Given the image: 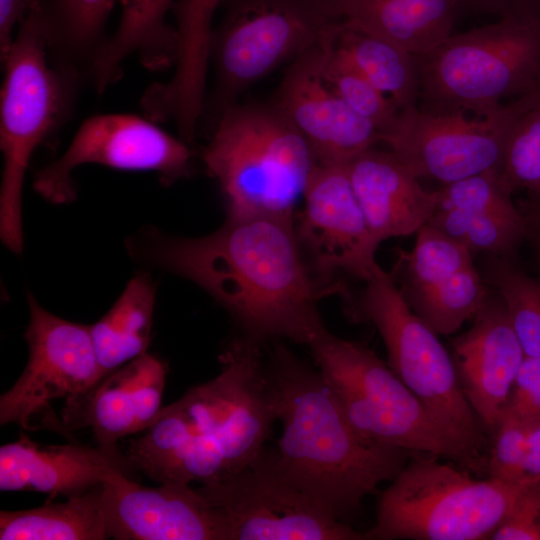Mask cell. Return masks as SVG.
<instances>
[{"label":"cell","instance_id":"obj_1","mask_svg":"<svg viewBox=\"0 0 540 540\" xmlns=\"http://www.w3.org/2000/svg\"><path fill=\"white\" fill-rule=\"evenodd\" d=\"M144 246L149 261L201 286L258 344L277 337L306 344L323 325L316 303L334 291L313 277L293 221L228 217L204 237L154 232Z\"/></svg>","mask_w":540,"mask_h":540},{"label":"cell","instance_id":"obj_2","mask_svg":"<svg viewBox=\"0 0 540 540\" xmlns=\"http://www.w3.org/2000/svg\"><path fill=\"white\" fill-rule=\"evenodd\" d=\"M276 415L260 344L243 337L220 356V372L162 407L127 457L158 483L217 482L264 447Z\"/></svg>","mask_w":540,"mask_h":540},{"label":"cell","instance_id":"obj_3","mask_svg":"<svg viewBox=\"0 0 540 540\" xmlns=\"http://www.w3.org/2000/svg\"><path fill=\"white\" fill-rule=\"evenodd\" d=\"M265 375L282 426L276 447L281 467L338 520L346 523L367 495L394 480L417 453L362 436L320 371L286 347H275Z\"/></svg>","mask_w":540,"mask_h":540},{"label":"cell","instance_id":"obj_4","mask_svg":"<svg viewBox=\"0 0 540 540\" xmlns=\"http://www.w3.org/2000/svg\"><path fill=\"white\" fill-rule=\"evenodd\" d=\"M201 157L219 184L228 217L289 221L318 162L272 101L226 107L212 123Z\"/></svg>","mask_w":540,"mask_h":540},{"label":"cell","instance_id":"obj_5","mask_svg":"<svg viewBox=\"0 0 540 540\" xmlns=\"http://www.w3.org/2000/svg\"><path fill=\"white\" fill-rule=\"evenodd\" d=\"M0 94V237L21 253L22 189L36 148L72 116L83 75L51 61L46 41L32 13L18 25L6 55Z\"/></svg>","mask_w":540,"mask_h":540},{"label":"cell","instance_id":"obj_6","mask_svg":"<svg viewBox=\"0 0 540 540\" xmlns=\"http://www.w3.org/2000/svg\"><path fill=\"white\" fill-rule=\"evenodd\" d=\"M416 58L420 108L493 116L503 99L521 98L540 82V17L500 18L452 33Z\"/></svg>","mask_w":540,"mask_h":540},{"label":"cell","instance_id":"obj_7","mask_svg":"<svg viewBox=\"0 0 540 540\" xmlns=\"http://www.w3.org/2000/svg\"><path fill=\"white\" fill-rule=\"evenodd\" d=\"M526 485L475 479L436 456L415 453L382 492L366 539H490Z\"/></svg>","mask_w":540,"mask_h":540},{"label":"cell","instance_id":"obj_8","mask_svg":"<svg viewBox=\"0 0 540 540\" xmlns=\"http://www.w3.org/2000/svg\"><path fill=\"white\" fill-rule=\"evenodd\" d=\"M307 345L351 425L364 437L484 470L435 423L388 364L366 346L320 326Z\"/></svg>","mask_w":540,"mask_h":540},{"label":"cell","instance_id":"obj_9","mask_svg":"<svg viewBox=\"0 0 540 540\" xmlns=\"http://www.w3.org/2000/svg\"><path fill=\"white\" fill-rule=\"evenodd\" d=\"M220 7L209 43L213 87L201 118L211 123L246 89L320 45L343 18L324 0H223Z\"/></svg>","mask_w":540,"mask_h":540},{"label":"cell","instance_id":"obj_10","mask_svg":"<svg viewBox=\"0 0 540 540\" xmlns=\"http://www.w3.org/2000/svg\"><path fill=\"white\" fill-rule=\"evenodd\" d=\"M350 315L375 326L388 365L444 433L486 472L485 436L467 401L453 361L437 335L411 310L391 275L380 267L368 279Z\"/></svg>","mask_w":540,"mask_h":540},{"label":"cell","instance_id":"obj_11","mask_svg":"<svg viewBox=\"0 0 540 540\" xmlns=\"http://www.w3.org/2000/svg\"><path fill=\"white\" fill-rule=\"evenodd\" d=\"M199 492L226 516L230 540H366L327 512L287 476L276 448Z\"/></svg>","mask_w":540,"mask_h":540},{"label":"cell","instance_id":"obj_12","mask_svg":"<svg viewBox=\"0 0 540 540\" xmlns=\"http://www.w3.org/2000/svg\"><path fill=\"white\" fill-rule=\"evenodd\" d=\"M27 300L28 360L18 380L0 397V424L66 430L51 403L61 398L71 403L101 379L90 328L50 313L31 293Z\"/></svg>","mask_w":540,"mask_h":540},{"label":"cell","instance_id":"obj_13","mask_svg":"<svg viewBox=\"0 0 540 540\" xmlns=\"http://www.w3.org/2000/svg\"><path fill=\"white\" fill-rule=\"evenodd\" d=\"M518 100L495 115L475 117L463 112H431L418 104L399 111L394 126L378 142L417 177L443 185L496 169L500 172L506 139Z\"/></svg>","mask_w":540,"mask_h":540},{"label":"cell","instance_id":"obj_14","mask_svg":"<svg viewBox=\"0 0 540 540\" xmlns=\"http://www.w3.org/2000/svg\"><path fill=\"white\" fill-rule=\"evenodd\" d=\"M189 144L134 114H100L86 119L65 152L35 175L33 187L46 201H72V172L81 165L99 164L121 170L153 171L163 185L191 173Z\"/></svg>","mask_w":540,"mask_h":540},{"label":"cell","instance_id":"obj_15","mask_svg":"<svg viewBox=\"0 0 540 540\" xmlns=\"http://www.w3.org/2000/svg\"><path fill=\"white\" fill-rule=\"evenodd\" d=\"M416 234L411 250H397L390 275L415 315L436 334H452L473 318L490 287L464 246L427 224Z\"/></svg>","mask_w":540,"mask_h":540},{"label":"cell","instance_id":"obj_16","mask_svg":"<svg viewBox=\"0 0 540 540\" xmlns=\"http://www.w3.org/2000/svg\"><path fill=\"white\" fill-rule=\"evenodd\" d=\"M303 199L295 233L313 271L324 283L338 271L370 279L380 266L345 165L317 162Z\"/></svg>","mask_w":540,"mask_h":540},{"label":"cell","instance_id":"obj_17","mask_svg":"<svg viewBox=\"0 0 540 540\" xmlns=\"http://www.w3.org/2000/svg\"><path fill=\"white\" fill-rule=\"evenodd\" d=\"M110 538L117 540H230L224 513L182 482L143 486L123 471L103 482Z\"/></svg>","mask_w":540,"mask_h":540},{"label":"cell","instance_id":"obj_18","mask_svg":"<svg viewBox=\"0 0 540 540\" xmlns=\"http://www.w3.org/2000/svg\"><path fill=\"white\" fill-rule=\"evenodd\" d=\"M322 63L321 43L287 66L272 102L306 139L318 162L345 165L378 143L379 133L329 87Z\"/></svg>","mask_w":540,"mask_h":540},{"label":"cell","instance_id":"obj_19","mask_svg":"<svg viewBox=\"0 0 540 540\" xmlns=\"http://www.w3.org/2000/svg\"><path fill=\"white\" fill-rule=\"evenodd\" d=\"M472 319L471 328L453 341V361L467 401L494 433L525 353L493 288Z\"/></svg>","mask_w":540,"mask_h":540},{"label":"cell","instance_id":"obj_20","mask_svg":"<svg viewBox=\"0 0 540 540\" xmlns=\"http://www.w3.org/2000/svg\"><path fill=\"white\" fill-rule=\"evenodd\" d=\"M167 367L148 352L101 378L63 409V425L92 429L97 446L118 451L116 443L146 431L160 413Z\"/></svg>","mask_w":540,"mask_h":540},{"label":"cell","instance_id":"obj_21","mask_svg":"<svg viewBox=\"0 0 540 540\" xmlns=\"http://www.w3.org/2000/svg\"><path fill=\"white\" fill-rule=\"evenodd\" d=\"M132 468L119 451L74 443L43 445L21 433L0 447V490L69 497L102 484L115 471L131 475Z\"/></svg>","mask_w":540,"mask_h":540},{"label":"cell","instance_id":"obj_22","mask_svg":"<svg viewBox=\"0 0 540 540\" xmlns=\"http://www.w3.org/2000/svg\"><path fill=\"white\" fill-rule=\"evenodd\" d=\"M345 167L375 249L386 239L417 233L437 207V192L423 189L391 151L373 146Z\"/></svg>","mask_w":540,"mask_h":540},{"label":"cell","instance_id":"obj_23","mask_svg":"<svg viewBox=\"0 0 540 540\" xmlns=\"http://www.w3.org/2000/svg\"><path fill=\"white\" fill-rule=\"evenodd\" d=\"M119 1L122 13L118 27L96 54L87 76L99 94L122 76V64L131 55L151 71L174 67L176 61V30L166 22L175 1Z\"/></svg>","mask_w":540,"mask_h":540},{"label":"cell","instance_id":"obj_24","mask_svg":"<svg viewBox=\"0 0 540 540\" xmlns=\"http://www.w3.org/2000/svg\"><path fill=\"white\" fill-rule=\"evenodd\" d=\"M463 12V0H351L344 18L419 55L449 37Z\"/></svg>","mask_w":540,"mask_h":540},{"label":"cell","instance_id":"obj_25","mask_svg":"<svg viewBox=\"0 0 540 540\" xmlns=\"http://www.w3.org/2000/svg\"><path fill=\"white\" fill-rule=\"evenodd\" d=\"M117 0H44L32 13L52 62L78 70L87 80L106 41L105 27Z\"/></svg>","mask_w":540,"mask_h":540},{"label":"cell","instance_id":"obj_26","mask_svg":"<svg viewBox=\"0 0 540 540\" xmlns=\"http://www.w3.org/2000/svg\"><path fill=\"white\" fill-rule=\"evenodd\" d=\"M331 41L399 110L418 103L420 72L416 55L366 32L346 18L336 23Z\"/></svg>","mask_w":540,"mask_h":540},{"label":"cell","instance_id":"obj_27","mask_svg":"<svg viewBox=\"0 0 540 540\" xmlns=\"http://www.w3.org/2000/svg\"><path fill=\"white\" fill-rule=\"evenodd\" d=\"M103 483L63 502L0 512L1 540L109 539Z\"/></svg>","mask_w":540,"mask_h":540},{"label":"cell","instance_id":"obj_28","mask_svg":"<svg viewBox=\"0 0 540 540\" xmlns=\"http://www.w3.org/2000/svg\"><path fill=\"white\" fill-rule=\"evenodd\" d=\"M155 305L148 275L132 278L113 306L90 325L101 378L147 352Z\"/></svg>","mask_w":540,"mask_h":540},{"label":"cell","instance_id":"obj_29","mask_svg":"<svg viewBox=\"0 0 540 540\" xmlns=\"http://www.w3.org/2000/svg\"><path fill=\"white\" fill-rule=\"evenodd\" d=\"M223 0H177L171 11L176 21L177 55L170 88L195 98L206 90L212 20Z\"/></svg>","mask_w":540,"mask_h":540},{"label":"cell","instance_id":"obj_30","mask_svg":"<svg viewBox=\"0 0 540 540\" xmlns=\"http://www.w3.org/2000/svg\"><path fill=\"white\" fill-rule=\"evenodd\" d=\"M427 225L464 246L472 254H492L506 259L512 258L528 231L524 214L511 217L443 206L436 207Z\"/></svg>","mask_w":540,"mask_h":540},{"label":"cell","instance_id":"obj_31","mask_svg":"<svg viewBox=\"0 0 540 540\" xmlns=\"http://www.w3.org/2000/svg\"><path fill=\"white\" fill-rule=\"evenodd\" d=\"M480 273L503 299L525 355L540 356V277L492 254H485Z\"/></svg>","mask_w":540,"mask_h":540},{"label":"cell","instance_id":"obj_32","mask_svg":"<svg viewBox=\"0 0 540 540\" xmlns=\"http://www.w3.org/2000/svg\"><path fill=\"white\" fill-rule=\"evenodd\" d=\"M517 100L518 110L506 139L500 178L508 192L525 191L531 210H540V104L531 93Z\"/></svg>","mask_w":540,"mask_h":540},{"label":"cell","instance_id":"obj_33","mask_svg":"<svg viewBox=\"0 0 540 540\" xmlns=\"http://www.w3.org/2000/svg\"><path fill=\"white\" fill-rule=\"evenodd\" d=\"M334 26L322 42L323 77L356 114L376 127L380 135L394 126L400 110L333 47L331 38Z\"/></svg>","mask_w":540,"mask_h":540},{"label":"cell","instance_id":"obj_34","mask_svg":"<svg viewBox=\"0 0 540 540\" xmlns=\"http://www.w3.org/2000/svg\"><path fill=\"white\" fill-rule=\"evenodd\" d=\"M437 192V206L467 212L517 217L523 213L513 204L496 169L487 170L448 184Z\"/></svg>","mask_w":540,"mask_h":540},{"label":"cell","instance_id":"obj_35","mask_svg":"<svg viewBox=\"0 0 540 540\" xmlns=\"http://www.w3.org/2000/svg\"><path fill=\"white\" fill-rule=\"evenodd\" d=\"M527 422L504 409L494 430L493 446L487 457L488 478L507 482H524Z\"/></svg>","mask_w":540,"mask_h":540},{"label":"cell","instance_id":"obj_36","mask_svg":"<svg viewBox=\"0 0 540 540\" xmlns=\"http://www.w3.org/2000/svg\"><path fill=\"white\" fill-rule=\"evenodd\" d=\"M490 539L540 540V481L524 487Z\"/></svg>","mask_w":540,"mask_h":540},{"label":"cell","instance_id":"obj_37","mask_svg":"<svg viewBox=\"0 0 540 540\" xmlns=\"http://www.w3.org/2000/svg\"><path fill=\"white\" fill-rule=\"evenodd\" d=\"M504 409L526 422L540 417V356H524Z\"/></svg>","mask_w":540,"mask_h":540},{"label":"cell","instance_id":"obj_38","mask_svg":"<svg viewBox=\"0 0 540 540\" xmlns=\"http://www.w3.org/2000/svg\"><path fill=\"white\" fill-rule=\"evenodd\" d=\"M464 12L500 18L540 16V0H463Z\"/></svg>","mask_w":540,"mask_h":540},{"label":"cell","instance_id":"obj_39","mask_svg":"<svg viewBox=\"0 0 540 540\" xmlns=\"http://www.w3.org/2000/svg\"><path fill=\"white\" fill-rule=\"evenodd\" d=\"M44 0H0V59L10 48L16 25Z\"/></svg>","mask_w":540,"mask_h":540},{"label":"cell","instance_id":"obj_40","mask_svg":"<svg viewBox=\"0 0 540 540\" xmlns=\"http://www.w3.org/2000/svg\"><path fill=\"white\" fill-rule=\"evenodd\" d=\"M540 481V417L527 422L524 482Z\"/></svg>","mask_w":540,"mask_h":540},{"label":"cell","instance_id":"obj_41","mask_svg":"<svg viewBox=\"0 0 540 540\" xmlns=\"http://www.w3.org/2000/svg\"><path fill=\"white\" fill-rule=\"evenodd\" d=\"M527 237L531 243L533 254L535 256L536 265L540 273V225L528 223Z\"/></svg>","mask_w":540,"mask_h":540},{"label":"cell","instance_id":"obj_42","mask_svg":"<svg viewBox=\"0 0 540 540\" xmlns=\"http://www.w3.org/2000/svg\"><path fill=\"white\" fill-rule=\"evenodd\" d=\"M329 3L333 8H335L339 14L344 18L348 5L351 0H324Z\"/></svg>","mask_w":540,"mask_h":540},{"label":"cell","instance_id":"obj_43","mask_svg":"<svg viewBox=\"0 0 540 540\" xmlns=\"http://www.w3.org/2000/svg\"><path fill=\"white\" fill-rule=\"evenodd\" d=\"M525 217L528 223L540 225V210H531Z\"/></svg>","mask_w":540,"mask_h":540},{"label":"cell","instance_id":"obj_44","mask_svg":"<svg viewBox=\"0 0 540 540\" xmlns=\"http://www.w3.org/2000/svg\"><path fill=\"white\" fill-rule=\"evenodd\" d=\"M534 99L540 104V82L536 86V88L531 92Z\"/></svg>","mask_w":540,"mask_h":540}]
</instances>
